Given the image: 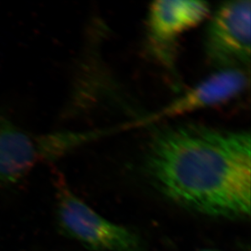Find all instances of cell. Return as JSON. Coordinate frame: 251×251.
I'll list each match as a JSON object with an SVG mask.
<instances>
[{
	"instance_id": "cell-1",
	"label": "cell",
	"mask_w": 251,
	"mask_h": 251,
	"mask_svg": "<svg viewBox=\"0 0 251 251\" xmlns=\"http://www.w3.org/2000/svg\"><path fill=\"white\" fill-rule=\"evenodd\" d=\"M147 174L164 195L200 213L224 218L249 216V133L206 126L159 131L147 146Z\"/></svg>"
},
{
	"instance_id": "cell-2",
	"label": "cell",
	"mask_w": 251,
	"mask_h": 251,
	"mask_svg": "<svg viewBox=\"0 0 251 251\" xmlns=\"http://www.w3.org/2000/svg\"><path fill=\"white\" fill-rule=\"evenodd\" d=\"M56 218L64 234L97 251H140L138 237L107 221L74 195L61 177L56 183Z\"/></svg>"
},
{
	"instance_id": "cell-3",
	"label": "cell",
	"mask_w": 251,
	"mask_h": 251,
	"mask_svg": "<svg viewBox=\"0 0 251 251\" xmlns=\"http://www.w3.org/2000/svg\"><path fill=\"white\" fill-rule=\"evenodd\" d=\"M251 0L224 2L206 29L205 48L209 61L221 70L240 69L251 59Z\"/></svg>"
},
{
	"instance_id": "cell-4",
	"label": "cell",
	"mask_w": 251,
	"mask_h": 251,
	"mask_svg": "<svg viewBox=\"0 0 251 251\" xmlns=\"http://www.w3.org/2000/svg\"><path fill=\"white\" fill-rule=\"evenodd\" d=\"M247 81V75L242 69H224L201 81L159 112L135 124L151 123L226 102L243 91Z\"/></svg>"
},
{
	"instance_id": "cell-5",
	"label": "cell",
	"mask_w": 251,
	"mask_h": 251,
	"mask_svg": "<svg viewBox=\"0 0 251 251\" xmlns=\"http://www.w3.org/2000/svg\"><path fill=\"white\" fill-rule=\"evenodd\" d=\"M43 159H50L48 136L33 137L0 117V182H17Z\"/></svg>"
},
{
	"instance_id": "cell-6",
	"label": "cell",
	"mask_w": 251,
	"mask_h": 251,
	"mask_svg": "<svg viewBox=\"0 0 251 251\" xmlns=\"http://www.w3.org/2000/svg\"><path fill=\"white\" fill-rule=\"evenodd\" d=\"M210 13L208 3L202 1L157 0L150 5L147 28L152 43L166 47L180 35L200 24Z\"/></svg>"
},
{
	"instance_id": "cell-7",
	"label": "cell",
	"mask_w": 251,
	"mask_h": 251,
	"mask_svg": "<svg viewBox=\"0 0 251 251\" xmlns=\"http://www.w3.org/2000/svg\"></svg>"
}]
</instances>
